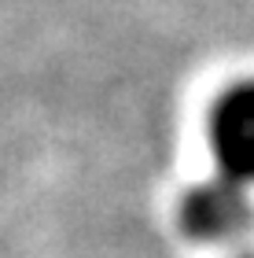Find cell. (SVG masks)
<instances>
[{"instance_id":"cell-1","label":"cell","mask_w":254,"mask_h":258,"mask_svg":"<svg viewBox=\"0 0 254 258\" xmlns=\"http://www.w3.org/2000/svg\"><path fill=\"white\" fill-rule=\"evenodd\" d=\"M210 148L217 173L239 184H254V81L232 85L210 114Z\"/></svg>"},{"instance_id":"cell-2","label":"cell","mask_w":254,"mask_h":258,"mask_svg":"<svg viewBox=\"0 0 254 258\" xmlns=\"http://www.w3.org/2000/svg\"><path fill=\"white\" fill-rule=\"evenodd\" d=\"M250 188L228 177L199 181L181 199V225L195 240H228L250 225Z\"/></svg>"}]
</instances>
